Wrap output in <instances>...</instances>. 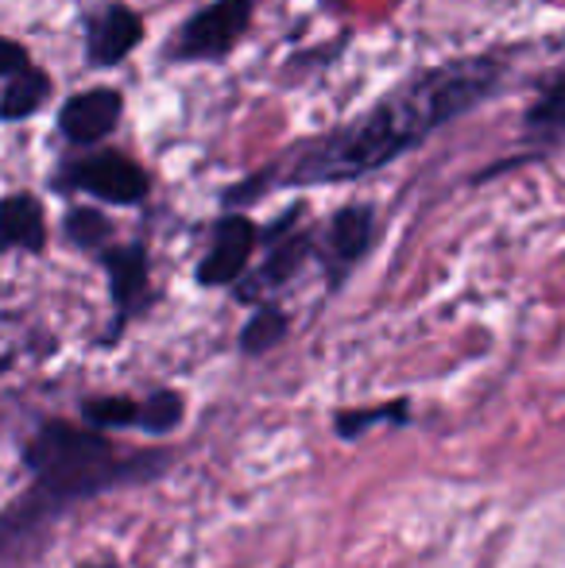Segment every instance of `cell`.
I'll use <instances>...</instances> for the list:
<instances>
[{"mask_svg": "<svg viewBox=\"0 0 565 568\" xmlns=\"http://www.w3.org/2000/svg\"><path fill=\"white\" fill-rule=\"evenodd\" d=\"M143 43V16L124 0H98L82 16V47L90 70H113Z\"/></svg>", "mask_w": 565, "mask_h": 568, "instance_id": "5", "label": "cell"}, {"mask_svg": "<svg viewBox=\"0 0 565 568\" xmlns=\"http://www.w3.org/2000/svg\"><path fill=\"white\" fill-rule=\"evenodd\" d=\"M62 232H67V240L78 252L101 255L109 247V240H113V221L101 210H93V205H74L67 213V221H62Z\"/></svg>", "mask_w": 565, "mask_h": 568, "instance_id": "15", "label": "cell"}, {"mask_svg": "<svg viewBox=\"0 0 565 568\" xmlns=\"http://www.w3.org/2000/svg\"><path fill=\"white\" fill-rule=\"evenodd\" d=\"M306 255H314V236H306V232H299V236H280L272 252H268L264 267L256 271V278H252L249 286H241V298L256 302L260 294L272 291V286L291 283L302 263H306Z\"/></svg>", "mask_w": 565, "mask_h": 568, "instance_id": "13", "label": "cell"}, {"mask_svg": "<svg viewBox=\"0 0 565 568\" xmlns=\"http://www.w3.org/2000/svg\"><path fill=\"white\" fill-rule=\"evenodd\" d=\"M28 464L39 476L31 503H70L117 487L132 476H151L159 460L121 453L98 429H74L67 422H51L28 445Z\"/></svg>", "mask_w": 565, "mask_h": 568, "instance_id": "2", "label": "cell"}, {"mask_svg": "<svg viewBox=\"0 0 565 568\" xmlns=\"http://www.w3.org/2000/svg\"><path fill=\"white\" fill-rule=\"evenodd\" d=\"M372 244H376V210L364 202H353L333 213L322 236H314V255L325 263L333 283H341L369 255Z\"/></svg>", "mask_w": 565, "mask_h": 568, "instance_id": "6", "label": "cell"}, {"mask_svg": "<svg viewBox=\"0 0 565 568\" xmlns=\"http://www.w3.org/2000/svg\"><path fill=\"white\" fill-rule=\"evenodd\" d=\"M82 568H117V565H113V561H105V565H90V561H85Z\"/></svg>", "mask_w": 565, "mask_h": 568, "instance_id": "19", "label": "cell"}, {"mask_svg": "<svg viewBox=\"0 0 565 568\" xmlns=\"http://www.w3.org/2000/svg\"><path fill=\"white\" fill-rule=\"evenodd\" d=\"M82 410L93 429H140L159 437L182 422V398L174 390H155L143 398H93Z\"/></svg>", "mask_w": 565, "mask_h": 568, "instance_id": "7", "label": "cell"}, {"mask_svg": "<svg viewBox=\"0 0 565 568\" xmlns=\"http://www.w3.org/2000/svg\"><path fill=\"white\" fill-rule=\"evenodd\" d=\"M51 101V74L39 67L16 74L12 82L0 90V120L4 124H20V120L36 116L39 109Z\"/></svg>", "mask_w": 565, "mask_h": 568, "instance_id": "14", "label": "cell"}, {"mask_svg": "<svg viewBox=\"0 0 565 568\" xmlns=\"http://www.w3.org/2000/svg\"><path fill=\"white\" fill-rule=\"evenodd\" d=\"M403 418H407V406L392 403V406H376V410H345L337 422H333V429H337L345 442H356L364 429L380 426V422H403Z\"/></svg>", "mask_w": 565, "mask_h": 568, "instance_id": "17", "label": "cell"}, {"mask_svg": "<svg viewBox=\"0 0 565 568\" xmlns=\"http://www.w3.org/2000/svg\"><path fill=\"white\" fill-rule=\"evenodd\" d=\"M51 190L59 194H90L93 202L140 205L151 194V179L137 159L121 151H85L54 171Z\"/></svg>", "mask_w": 565, "mask_h": 568, "instance_id": "3", "label": "cell"}, {"mask_svg": "<svg viewBox=\"0 0 565 568\" xmlns=\"http://www.w3.org/2000/svg\"><path fill=\"white\" fill-rule=\"evenodd\" d=\"M504 78L507 59L500 54H468L418 70L380 101H372L356 120L299 143L280 166L244 179L236 190H229L225 202H252L268 186H337L384 171L395 159L423 148L445 124L496 98L504 90Z\"/></svg>", "mask_w": 565, "mask_h": 568, "instance_id": "1", "label": "cell"}, {"mask_svg": "<svg viewBox=\"0 0 565 568\" xmlns=\"http://www.w3.org/2000/svg\"><path fill=\"white\" fill-rule=\"evenodd\" d=\"M23 70H31L28 47H20L16 39L0 36V78H4V82H12V78L23 74Z\"/></svg>", "mask_w": 565, "mask_h": 568, "instance_id": "18", "label": "cell"}, {"mask_svg": "<svg viewBox=\"0 0 565 568\" xmlns=\"http://www.w3.org/2000/svg\"><path fill=\"white\" fill-rule=\"evenodd\" d=\"M523 132L538 143H554L565 135V62L538 78L535 98L523 113Z\"/></svg>", "mask_w": 565, "mask_h": 568, "instance_id": "12", "label": "cell"}, {"mask_svg": "<svg viewBox=\"0 0 565 568\" xmlns=\"http://www.w3.org/2000/svg\"><path fill=\"white\" fill-rule=\"evenodd\" d=\"M47 213L43 202L28 190L0 197V252H43Z\"/></svg>", "mask_w": 565, "mask_h": 568, "instance_id": "11", "label": "cell"}, {"mask_svg": "<svg viewBox=\"0 0 565 568\" xmlns=\"http://www.w3.org/2000/svg\"><path fill=\"white\" fill-rule=\"evenodd\" d=\"M256 244H260L256 221L244 217V213H225V217L213 225V240H210V247H205L202 263H198V283L202 286L241 283Z\"/></svg>", "mask_w": 565, "mask_h": 568, "instance_id": "8", "label": "cell"}, {"mask_svg": "<svg viewBox=\"0 0 565 568\" xmlns=\"http://www.w3.org/2000/svg\"><path fill=\"white\" fill-rule=\"evenodd\" d=\"M286 337V314L280 306H260L256 314L249 317V325L241 329V352H249V356H260V352L275 348Z\"/></svg>", "mask_w": 565, "mask_h": 568, "instance_id": "16", "label": "cell"}, {"mask_svg": "<svg viewBox=\"0 0 565 568\" xmlns=\"http://www.w3.org/2000/svg\"><path fill=\"white\" fill-rule=\"evenodd\" d=\"M101 263L109 271V291H113V306H117V329L132 322L143 306H148V283H151V263H148V247L143 244H124V247H105Z\"/></svg>", "mask_w": 565, "mask_h": 568, "instance_id": "10", "label": "cell"}, {"mask_svg": "<svg viewBox=\"0 0 565 568\" xmlns=\"http://www.w3.org/2000/svg\"><path fill=\"white\" fill-rule=\"evenodd\" d=\"M124 116V93L113 85H98V90L74 93L62 101L59 109V132L74 148H98L117 132Z\"/></svg>", "mask_w": 565, "mask_h": 568, "instance_id": "9", "label": "cell"}, {"mask_svg": "<svg viewBox=\"0 0 565 568\" xmlns=\"http://www.w3.org/2000/svg\"><path fill=\"white\" fill-rule=\"evenodd\" d=\"M256 0H213L167 39V62H225L252 28Z\"/></svg>", "mask_w": 565, "mask_h": 568, "instance_id": "4", "label": "cell"}]
</instances>
